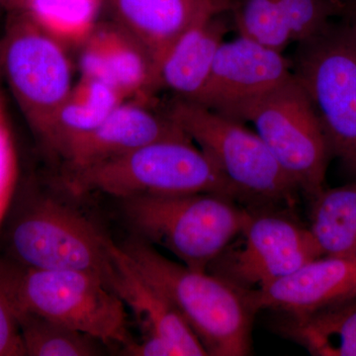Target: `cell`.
<instances>
[{"label": "cell", "mask_w": 356, "mask_h": 356, "mask_svg": "<svg viewBox=\"0 0 356 356\" xmlns=\"http://www.w3.org/2000/svg\"><path fill=\"white\" fill-rule=\"evenodd\" d=\"M0 293L15 314H31L122 348L132 343L123 300L98 276L37 269L0 259Z\"/></svg>", "instance_id": "2"}, {"label": "cell", "mask_w": 356, "mask_h": 356, "mask_svg": "<svg viewBox=\"0 0 356 356\" xmlns=\"http://www.w3.org/2000/svg\"><path fill=\"white\" fill-rule=\"evenodd\" d=\"M26 355H102V341L31 314H15Z\"/></svg>", "instance_id": "22"}, {"label": "cell", "mask_w": 356, "mask_h": 356, "mask_svg": "<svg viewBox=\"0 0 356 356\" xmlns=\"http://www.w3.org/2000/svg\"><path fill=\"white\" fill-rule=\"evenodd\" d=\"M225 14L192 26L165 51L156 64L159 89L188 102L197 98L228 33Z\"/></svg>", "instance_id": "17"}, {"label": "cell", "mask_w": 356, "mask_h": 356, "mask_svg": "<svg viewBox=\"0 0 356 356\" xmlns=\"http://www.w3.org/2000/svg\"><path fill=\"white\" fill-rule=\"evenodd\" d=\"M293 74L317 114L332 158L356 179V40L346 24L299 44Z\"/></svg>", "instance_id": "8"}, {"label": "cell", "mask_w": 356, "mask_h": 356, "mask_svg": "<svg viewBox=\"0 0 356 356\" xmlns=\"http://www.w3.org/2000/svg\"><path fill=\"white\" fill-rule=\"evenodd\" d=\"M8 242L11 259L22 266L83 271L111 288L113 241L67 204L50 197L33 201L14 220Z\"/></svg>", "instance_id": "7"}, {"label": "cell", "mask_w": 356, "mask_h": 356, "mask_svg": "<svg viewBox=\"0 0 356 356\" xmlns=\"http://www.w3.org/2000/svg\"><path fill=\"white\" fill-rule=\"evenodd\" d=\"M26 355L19 325L6 297L0 293V356Z\"/></svg>", "instance_id": "26"}, {"label": "cell", "mask_w": 356, "mask_h": 356, "mask_svg": "<svg viewBox=\"0 0 356 356\" xmlns=\"http://www.w3.org/2000/svg\"><path fill=\"white\" fill-rule=\"evenodd\" d=\"M0 67L35 137L43 146L70 91L72 65L64 44L23 9L9 13Z\"/></svg>", "instance_id": "6"}, {"label": "cell", "mask_w": 356, "mask_h": 356, "mask_svg": "<svg viewBox=\"0 0 356 356\" xmlns=\"http://www.w3.org/2000/svg\"><path fill=\"white\" fill-rule=\"evenodd\" d=\"M76 197L98 192L123 199L215 193L240 202L238 192L191 139L152 143L130 153L67 175Z\"/></svg>", "instance_id": "3"}, {"label": "cell", "mask_w": 356, "mask_h": 356, "mask_svg": "<svg viewBox=\"0 0 356 356\" xmlns=\"http://www.w3.org/2000/svg\"><path fill=\"white\" fill-rule=\"evenodd\" d=\"M161 108L209 156L245 207L294 209L301 193L298 187L243 122L177 97Z\"/></svg>", "instance_id": "4"}, {"label": "cell", "mask_w": 356, "mask_h": 356, "mask_svg": "<svg viewBox=\"0 0 356 356\" xmlns=\"http://www.w3.org/2000/svg\"><path fill=\"white\" fill-rule=\"evenodd\" d=\"M226 116L254 126L282 170L307 197L313 198L325 187L331 152L317 114L294 74Z\"/></svg>", "instance_id": "9"}, {"label": "cell", "mask_w": 356, "mask_h": 356, "mask_svg": "<svg viewBox=\"0 0 356 356\" xmlns=\"http://www.w3.org/2000/svg\"><path fill=\"white\" fill-rule=\"evenodd\" d=\"M114 23L149 54L154 70L161 56L201 21L229 13L233 0H103Z\"/></svg>", "instance_id": "13"}, {"label": "cell", "mask_w": 356, "mask_h": 356, "mask_svg": "<svg viewBox=\"0 0 356 356\" xmlns=\"http://www.w3.org/2000/svg\"><path fill=\"white\" fill-rule=\"evenodd\" d=\"M111 252L115 261L111 289L135 314L143 337H158L168 341L179 350L181 356L208 355L170 302L134 268L121 245L112 243Z\"/></svg>", "instance_id": "16"}, {"label": "cell", "mask_w": 356, "mask_h": 356, "mask_svg": "<svg viewBox=\"0 0 356 356\" xmlns=\"http://www.w3.org/2000/svg\"><path fill=\"white\" fill-rule=\"evenodd\" d=\"M310 200L309 229L323 257L356 259V180L324 187Z\"/></svg>", "instance_id": "20"}, {"label": "cell", "mask_w": 356, "mask_h": 356, "mask_svg": "<svg viewBox=\"0 0 356 356\" xmlns=\"http://www.w3.org/2000/svg\"><path fill=\"white\" fill-rule=\"evenodd\" d=\"M124 100L108 84L81 76L60 107L42 147L47 153L60 159L65 147L99 126Z\"/></svg>", "instance_id": "19"}, {"label": "cell", "mask_w": 356, "mask_h": 356, "mask_svg": "<svg viewBox=\"0 0 356 356\" xmlns=\"http://www.w3.org/2000/svg\"><path fill=\"white\" fill-rule=\"evenodd\" d=\"M229 13L238 36L280 51L293 42L278 0H233Z\"/></svg>", "instance_id": "23"}, {"label": "cell", "mask_w": 356, "mask_h": 356, "mask_svg": "<svg viewBox=\"0 0 356 356\" xmlns=\"http://www.w3.org/2000/svg\"><path fill=\"white\" fill-rule=\"evenodd\" d=\"M292 76L293 62L283 51L238 36L222 42L205 86L193 102L229 115Z\"/></svg>", "instance_id": "11"}, {"label": "cell", "mask_w": 356, "mask_h": 356, "mask_svg": "<svg viewBox=\"0 0 356 356\" xmlns=\"http://www.w3.org/2000/svg\"><path fill=\"white\" fill-rule=\"evenodd\" d=\"M291 33L301 44L314 39L331 26V17L343 8L337 0H278Z\"/></svg>", "instance_id": "24"}, {"label": "cell", "mask_w": 356, "mask_h": 356, "mask_svg": "<svg viewBox=\"0 0 356 356\" xmlns=\"http://www.w3.org/2000/svg\"><path fill=\"white\" fill-rule=\"evenodd\" d=\"M122 211L138 238L172 252L194 270L207 271L245 227L248 209L215 193L138 196Z\"/></svg>", "instance_id": "5"}, {"label": "cell", "mask_w": 356, "mask_h": 356, "mask_svg": "<svg viewBox=\"0 0 356 356\" xmlns=\"http://www.w3.org/2000/svg\"><path fill=\"white\" fill-rule=\"evenodd\" d=\"M245 293L255 314L315 310L356 295V259L324 255L264 289Z\"/></svg>", "instance_id": "14"}, {"label": "cell", "mask_w": 356, "mask_h": 356, "mask_svg": "<svg viewBox=\"0 0 356 356\" xmlns=\"http://www.w3.org/2000/svg\"><path fill=\"white\" fill-rule=\"evenodd\" d=\"M278 332L315 356H356V295L315 310L283 313Z\"/></svg>", "instance_id": "18"}, {"label": "cell", "mask_w": 356, "mask_h": 356, "mask_svg": "<svg viewBox=\"0 0 356 356\" xmlns=\"http://www.w3.org/2000/svg\"><path fill=\"white\" fill-rule=\"evenodd\" d=\"M348 29L353 33L356 40V0H350V13H348V20L346 23Z\"/></svg>", "instance_id": "27"}, {"label": "cell", "mask_w": 356, "mask_h": 356, "mask_svg": "<svg viewBox=\"0 0 356 356\" xmlns=\"http://www.w3.org/2000/svg\"><path fill=\"white\" fill-rule=\"evenodd\" d=\"M248 219L236 242L212 262L208 273L243 291H254L323 257L322 250L291 208H248Z\"/></svg>", "instance_id": "10"}, {"label": "cell", "mask_w": 356, "mask_h": 356, "mask_svg": "<svg viewBox=\"0 0 356 356\" xmlns=\"http://www.w3.org/2000/svg\"><path fill=\"white\" fill-rule=\"evenodd\" d=\"M81 76L103 81L124 99L152 100L159 90L153 60L118 25L96 26L83 43Z\"/></svg>", "instance_id": "15"}, {"label": "cell", "mask_w": 356, "mask_h": 356, "mask_svg": "<svg viewBox=\"0 0 356 356\" xmlns=\"http://www.w3.org/2000/svg\"><path fill=\"white\" fill-rule=\"evenodd\" d=\"M121 247L137 273L184 318L208 355H250L255 313L245 291L215 274L166 259L137 236Z\"/></svg>", "instance_id": "1"}, {"label": "cell", "mask_w": 356, "mask_h": 356, "mask_svg": "<svg viewBox=\"0 0 356 356\" xmlns=\"http://www.w3.org/2000/svg\"><path fill=\"white\" fill-rule=\"evenodd\" d=\"M172 139L189 137L152 100H124L99 126L65 147L60 159L70 175L152 143Z\"/></svg>", "instance_id": "12"}, {"label": "cell", "mask_w": 356, "mask_h": 356, "mask_svg": "<svg viewBox=\"0 0 356 356\" xmlns=\"http://www.w3.org/2000/svg\"><path fill=\"white\" fill-rule=\"evenodd\" d=\"M24 0H0V8L11 13L22 7Z\"/></svg>", "instance_id": "28"}, {"label": "cell", "mask_w": 356, "mask_h": 356, "mask_svg": "<svg viewBox=\"0 0 356 356\" xmlns=\"http://www.w3.org/2000/svg\"><path fill=\"white\" fill-rule=\"evenodd\" d=\"M17 177V159L7 119L6 103L0 90V224L13 199Z\"/></svg>", "instance_id": "25"}, {"label": "cell", "mask_w": 356, "mask_h": 356, "mask_svg": "<svg viewBox=\"0 0 356 356\" xmlns=\"http://www.w3.org/2000/svg\"><path fill=\"white\" fill-rule=\"evenodd\" d=\"M102 0H24L22 7L35 22L64 43L83 44L97 26Z\"/></svg>", "instance_id": "21"}]
</instances>
